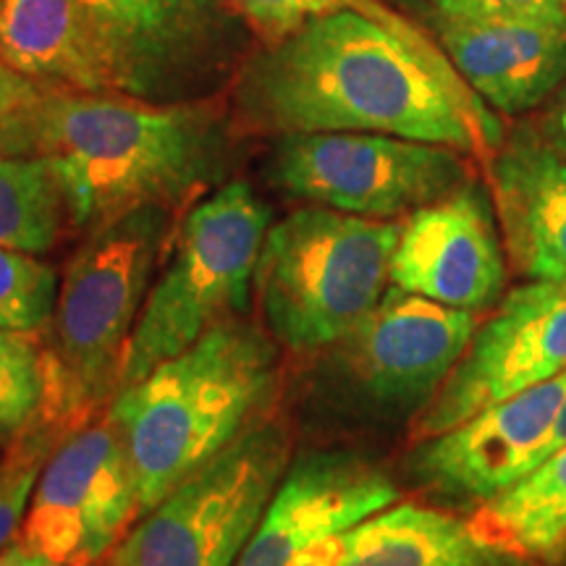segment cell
<instances>
[{
	"instance_id": "obj_23",
	"label": "cell",
	"mask_w": 566,
	"mask_h": 566,
	"mask_svg": "<svg viewBox=\"0 0 566 566\" xmlns=\"http://www.w3.org/2000/svg\"><path fill=\"white\" fill-rule=\"evenodd\" d=\"M61 279L38 254L0 247V331L38 334L51 325Z\"/></svg>"
},
{
	"instance_id": "obj_22",
	"label": "cell",
	"mask_w": 566,
	"mask_h": 566,
	"mask_svg": "<svg viewBox=\"0 0 566 566\" xmlns=\"http://www.w3.org/2000/svg\"><path fill=\"white\" fill-rule=\"evenodd\" d=\"M66 436L61 424L40 412L30 428L6 449L0 459V551L17 541L42 467Z\"/></svg>"
},
{
	"instance_id": "obj_16",
	"label": "cell",
	"mask_w": 566,
	"mask_h": 566,
	"mask_svg": "<svg viewBox=\"0 0 566 566\" xmlns=\"http://www.w3.org/2000/svg\"><path fill=\"white\" fill-rule=\"evenodd\" d=\"M436 42L488 108L533 111L566 82V27L433 13Z\"/></svg>"
},
{
	"instance_id": "obj_21",
	"label": "cell",
	"mask_w": 566,
	"mask_h": 566,
	"mask_svg": "<svg viewBox=\"0 0 566 566\" xmlns=\"http://www.w3.org/2000/svg\"><path fill=\"white\" fill-rule=\"evenodd\" d=\"M69 226L63 189L42 155H0V247L45 254Z\"/></svg>"
},
{
	"instance_id": "obj_6",
	"label": "cell",
	"mask_w": 566,
	"mask_h": 566,
	"mask_svg": "<svg viewBox=\"0 0 566 566\" xmlns=\"http://www.w3.org/2000/svg\"><path fill=\"white\" fill-rule=\"evenodd\" d=\"M271 226V208L244 179L223 181L187 210L171 260L153 281L134 325L118 391L189 349L210 328L247 313Z\"/></svg>"
},
{
	"instance_id": "obj_3",
	"label": "cell",
	"mask_w": 566,
	"mask_h": 566,
	"mask_svg": "<svg viewBox=\"0 0 566 566\" xmlns=\"http://www.w3.org/2000/svg\"><path fill=\"white\" fill-rule=\"evenodd\" d=\"M279 378L273 336L233 317L118 391L108 412L129 449L142 514L265 420Z\"/></svg>"
},
{
	"instance_id": "obj_12",
	"label": "cell",
	"mask_w": 566,
	"mask_h": 566,
	"mask_svg": "<svg viewBox=\"0 0 566 566\" xmlns=\"http://www.w3.org/2000/svg\"><path fill=\"white\" fill-rule=\"evenodd\" d=\"M478 331V315L388 286L365 321L338 342V359L380 405L433 399Z\"/></svg>"
},
{
	"instance_id": "obj_15",
	"label": "cell",
	"mask_w": 566,
	"mask_h": 566,
	"mask_svg": "<svg viewBox=\"0 0 566 566\" xmlns=\"http://www.w3.org/2000/svg\"><path fill=\"white\" fill-rule=\"evenodd\" d=\"M399 501L380 467L349 451H313L289 462L237 566H289L313 543L344 533Z\"/></svg>"
},
{
	"instance_id": "obj_13",
	"label": "cell",
	"mask_w": 566,
	"mask_h": 566,
	"mask_svg": "<svg viewBox=\"0 0 566 566\" xmlns=\"http://www.w3.org/2000/svg\"><path fill=\"white\" fill-rule=\"evenodd\" d=\"M493 202L467 181L443 200L401 221L391 258V283L446 307L483 313L506 283V250Z\"/></svg>"
},
{
	"instance_id": "obj_9",
	"label": "cell",
	"mask_w": 566,
	"mask_h": 566,
	"mask_svg": "<svg viewBox=\"0 0 566 566\" xmlns=\"http://www.w3.org/2000/svg\"><path fill=\"white\" fill-rule=\"evenodd\" d=\"M268 171L296 200L375 221L412 216L470 181L454 147L373 132L283 134Z\"/></svg>"
},
{
	"instance_id": "obj_30",
	"label": "cell",
	"mask_w": 566,
	"mask_h": 566,
	"mask_svg": "<svg viewBox=\"0 0 566 566\" xmlns=\"http://www.w3.org/2000/svg\"><path fill=\"white\" fill-rule=\"evenodd\" d=\"M564 446H566V396H564L562 407H558L556 420H554V428H551V433H548V438H546V443H543V446H541V451H537V454H535V462H533V467L541 464L543 459L554 454V451L564 449Z\"/></svg>"
},
{
	"instance_id": "obj_17",
	"label": "cell",
	"mask_w": 566,
	"mask_h": 566,
	"mask_svg": "<svg viewBox=\"0 0 566 566\" xmlns=\"http://www.w3.org/2000/svg\"><path fill=\"white\" fill-rule=\"evenodd\" d=\"M493 210L506 260L530 281H566V158L514 132L491 153Z\"/></svg>"
},
{
	"instance_id": "obj_27",
	"label": "cell",
	"mask_w": 566,
	"mask_h": 566,
	"mask_svg": "<svg viewBox=\"0 0 566 566\" xmlns=\"http://www.w3.org/2000/svg\"><path fill=\"white\" fill-rule=\"evenodd\" d=\"M438 17L462 21H535L566 27V13L548 0H430Z\"/></svg>"
},
{
	"instance_id": "obj_8",
	"label": "cell",
	"mask_w": 566,
	"mask_h": 566,
	"mask_svg": "<svg viewBox=\"0 0 566 566\" xmlns=\"http://www.w3.org/2000/svg\"><path fill=\"white\" fill-rule=\"evenodd\" d=\"M118 95L153 103L210 101L233 82L250 24L233 0H82Z\"/></svg>"
},
{
	"instance_id": "obj_11",
	"label": "cell",
	"mask_w": 566,
	"mask_h": 566,
	"mask_svg": "<svg viewBox=\"0 0 566 566\" xmlns=\"http://www.w3.org/2000/svg\"><path fill=\"white\" fill-rule=\"evenodd\" d=\"M566 373V281H530L509 292L412 424L428 441L483 409Z\"/></svg>"
},
{
	"instance_id": "obj_7",
	"label": "cell",
	"mask_w": 566,
	"mask_h": 566,
	"mask_svg": "<svg viewBox=\"0 0 566 566\" xmlns=\"http://www.w3.org/2000/svg\"><path fill=\"white\" fill-rule=\"evenodd\" d=\"M283 422L260 420L202 464L113 548V566H237L292 462Z\"/></svg>"
},
{
	"instance_id": "obj_18",
	"label": "cell",
	"mask_w": 566,
	"mask_h": 566,
	"mask_svg": "<svg viewBox=\"0 0 566 566\" xmlns=\"http://www.w3.org/2000/svg\"><path fill=\"white\" fill-rule=\"evenodd\" d=\"M0 55L48 90L118 95L82 0H0Z\"/></svg>"
},
{
	"instance_id": "obj_31",
	"label": "cell",
	"mask_w": 566,
	"mask_h": 566,
	"mask_svg": "<svg viewBox=\"0 0 566 566\" xmlns=\"http://www.w3.org/2000/svg\"><path fill=\"white\" fill-rule=\"evenodd\" d=\"M66 566H113V562H111V556H103V558H97V562H84V564H66Z\"/></svg>"
},
{
	"instance_id": "obj_14",
	"label": "cell",
	"mask_w": 566,
	"mask_h": 566,
	"mask_svg": "<svg viewBox=\"0 0 566 566\" xmlns=\"http://www.w3.org/2000/svg\"><path fill=\"white\" fill-rule=\"evenodd\" d=\"M566 396V373L417 443L412 472L443 499L483 506L533 470Z\"/></svg>"
},
{
	"instance_id": "obj_28",
	"label": "cell",
	"mask_w": 566,
	"mask_h": 566,
	"mask_svg": "<svg viewBox=\"0 0 566 566\" xmlns=\"http://www.w3.org/2000/svg\"><path fill=\"white\" fill-rule=\"evenodd\" d=\"M541 137L551 150L566 158V82L554 92V101L541 122Z\"/></svg>"
},
{
	"instance_id": "obj_19",
	"label": "cell",
	"mask_w": 566,
	"mask_h": 566,
	"mask_svg": "<svg viewBox=\"0 0 566 566\" xmlns=\"http://www.w3.org/2000/svg\"><path fill=\"white\" fill-rule=\"evenodd\" d=\"M334 541L336 566H525L491 546L470 520L412 501L367 516Z\"/></svg>"
},
{
	"instance_id": "obj_32",
	"label": "cell",
	"mask_w": 566,
	"mask_h": 566,
	"mask_svg": "<svg viewBox=\"0 0 566 566\" xmlns=\"http://www.w3.org/2000/svg\"><path fill=\"white\" fill-rule=\"evenodd\" d=\"M0 459H3V457H0Z\"/></svg>"
},
{
	"instance_id": "obj_4",
	"label": "cell",
	"mask_w": 566,
	"mask_h": 566,
	"mask_svg": "<svg viewBox=\"0 0 566 566\" xmlns=\"http://www.w3.org/2000/svg\"><path fill=\"white\" fill-rule=\"evenodd\" d=\"M171 244V212H132L90 233L61 279L42 349L40 412L66 433L105 412L118 394L126 346L150 294L160 254Z\"/></svg>"
},
{
	"instance_id": "obj_10",
	"label": "cell",
	"mask_w": 566,
	"mask_h": 566,
	"mask_svg": "<svg viewBox=\"0 0 566 566\" xmlns=\"http://www.w3.org/2000/svg\"><path fill=\"white\" fill-rule=\"evenodd\" d=\"M142 516L126 441L108 409L71 430L42 467L17 541L55 566L111 556Z\"/></svg>"
},
{
	"instance_id": "obj_25",
	"label": "cell",
	"mask_w": 566,
	"mask_h": 566,
	"mask_svg": "<svg viewBox=\"0 0 566 566\" xmlns=\"http://www.w3.org/2000/svg\"><path fill=\"white\" fill-rule=\"evenodd\" d=\"M250 30L263 42H275L300 30L310 19L325 17L334 11H363L388 24L405 21L399 11L386 6L384 0H233Z\"/></svg>"
},
{
	"instance_id": "obj_29",
	"label": "cell",
	"mask_w": 566,
	"mask_h": 566,
	"mask_svg": "<svg viewBox=\"0 0 566 566\" xmlns=\"http://www.w3.org/2000/svg\"><path fill=\"white\" fill-rule=\"evenodd\" d=\"M0 566H55L51 558L34 554L32 548H27L21 541H13L0 551Z\"/></svg>"
},
{
	"instance_id": "obj_24",
	"label": "cell",
	"mask_w": 566,
	"mask_h": 566,
	"mask_svg": "<svg viewBox=\"0 0 566 566\" xmlns=\"http://www.w3.org/2000/svg\"><path fill=\"white\" fill-rule=\"evenodd\" d=\"M45 401L42 349L27 334L0 331V443H11Z\"/></svg>"
},
{
	"instance_id": "obj_5",
	"label": "cell",
	"mask_w": 566,
	"mask_h": 566,
	"mask_svg": "<svg viewBox=\"0 0 566 566\" xmlns=\"http://www.w3.org/2000/svg\"><path fill=\"white\" fill-rule=\"evenodd\" d=\"M401 221L321 205L268 229L254 294L275 342L292 352L336 346L365 321L391 281Z\"/></svg>"
},
{
	"instance_id": "obj_20",
	"label": "cell",
	"mask_w": 566,
	"mask_h": 566,
	"mask_svg": "<svg viewBox=\"0 0 566 566\" xmlns=\"http://www.w3.org/2000/svg\"><path fill=\"white\" fill-rule=\"evenodd\" d=\"M472 527L522 564L566 558V446L525 472L512 488L478 506Z\"/></svg>"
},
{
	"instance_id": "obj_2",
	"label": "cell",
	"mask_w": 566,
	"mask_h": 566,
	"mask_svg": "<svg viewBox=\"0 0 566 566\" xmlns=\"http://www.w3.org/2000/svg\"><path fill=\"white\" fill-rule=\"evenodd\" d=\"M231 122L210 101L153 103L51 90L40 155L63 189L69 226L95 233L139 210L176 212L221 187Z\"/></svg>"
},
{
	"instance_id": "obj_26",
	"label": "cell",
	"mask_w": 566,
	"mask_h": 566,
	"mask_svg": "<svg viewBox=\"0 0 566 566\" xmlns=\"http://www.w3.org/2000/svg\"><path fill=\"white\" fill-rule=\"evenodd\" d=\"M51 90L0 55V155H40L42 113Z\"/></svg>"
},
{
	"instance_id": "obj_1",
	"label": "cell",
	"mask_w": 566,
	"mask_h": 566,
	"mask_svg": "<svg viewBox=\"0 0 566 566\" xmlns=\"http://www.w3.org/2000/svg\"><path fill=\"white\" fill-rule=\"evenodd\" d=\"M231 84L233 122L247 132H373L459 153H495L504 142L493 108L409 19L388 24L352 9L315 17L247 55Z\"/></svg>"
}]
</instances>
